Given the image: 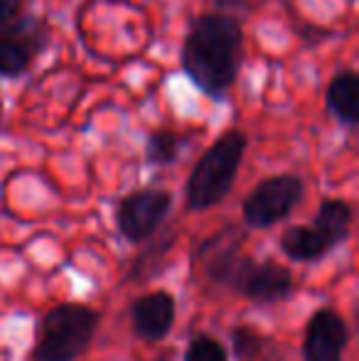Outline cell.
Wrapping results in <instances>:
<instances>
[{"label": "cell", "instance_id": "obj_14", "mask_svg": "<svg viewBox=\"0 0 359 361\" xmlns=\"http://www.w3.org/2000/svg\"><path fill=\"white\" fill-rule=\"evenodd\" d=\"M185 361H229V359H226L224 347L217 339L202 334V337L192 339V344L187 347Z\"/></svg>", "mask_w": 359, "mask_h": 361}, {"label": "cell", "instance_id": "obj_15", "mask_svg": "<svg viewBox=\"0 0 359 361\" xmlns=\"http://www.w3.org/2000/svg\"><path fill=\"white\" fill-rule=\"evenodd\" d=\"M261 347H264V339H261L254 329H249V327L234 329V352L239 359H246V361L254 359L256 354L261 352Z\"/></svg>", "mask_w": 359, "mask_h": 361}, {"label": "cell", "instance_id": "obj_18", "mask_svg": "<svg viewBox=\"0 0 359 361\" xmlns=\"http://www.w3.org/2000/svg\"><path fill=\"white\" fill-rule=\"evenodd\" d=\"M264 361H283V357H266Z\"/></svg>", "mask_w": 359, "mask_h": 361}, {"label": "cell", "instance_id": "obj_4", "mask_svg": "<svg viewBox=\"0 0 359 361\" xmlns=\"http://www.w3.org/2000/svg\"><path fill=\"white\" fill-rule=\"evenodd\" d=\"M207 273L217 283L231 286L254 302H276L293 290V278L278 263H254L251 258L234 253L219 263L207 266Z\"/></svg>", "mask_w": 359, "mask_h": 361}, {"label": "cell", "instance_id": "obj_2", "mask_svg": "<svg viewBox=\"0 0 359 361\" xmlns=\"http://www.w3.org/2000/svg\"><path fill=\"white\" fill-rule=\"evenodd\" d=\"M246 152V135L241 130H226L205 150L187 180L190 209H209L229 195Z\"/></svg>", "mask_w": 359, "mask_h": 361}, {"label": "cell", "instance_id": "obj_17", "mask_svg": "<svg viewBox=\"0 0 359 361\" xmlns=\"http://www.w3.org/2000/svg\"><path fill=\"white\" fill-rule=\"evenodd\" d=\"M217 8L221 10V13H239V10H246L254 0H214Z\"/></svg>", "mask_w": 359, "mask_h": 361}, {"label": "cell", "instance_id": "obj_9", "mask_svg": "<svg viewBox=\"0 0 359 361\" xmlns=\"http://www.w3.org/2000/svg\"><path fill=\"white\" fill-rule=\"evenodd\" d=\"M175 322V300L168 293H150L135 300L133 305V327L140 339L158 342L168 337Z\"/></svg>", "mask_w": 359, "mask_h": 361}, {"label": "cell", "instance_id": "obj_13", "mask_svg": "<svg viewBox=\"0 0 359 361\" xmlns=\"http://www.w3.org/2000/svg\"><path fill=\"white\" fill-rule=\"evenodd\" d=\"M182 138L175 130L160 128L153 130L148 135V143H145V160L150 165H173L180 155Z\"/></svg>", "mask_w": 359, "mask_h": 361}, {"label": "cell", "instance_id": "obj_11", "mask_svg": "<svg viewBox=\"0 0 359 361\" xmlns=\"http://www.w3.org/2000/svg\"><path fill=\"white\" fill-rule=\"evenodd\" d=\"M350 226H352V207L347 202L342 200L322 202L315 214V228L330 243V248L345 241L347 233H350Z\"/></svg>", "mask_w": 359, "mask_h": 361}, {"label": "cell", "instance_id": "obj_5", "mask_svg": "<svg viewBox=\"0 0 359 361\" xmlns=\"http://www.w3.org/2000/svg\"><path fill=\"white\" fill-rule=\"evenodd\" d=\"M47 42V23L35 15H20L18 20L0 27V79L23 76Z\"/></svg>", "mask_w": 359, "mask_h": 361}, {"label": "cell", "instance_id": "obj_12", "mask_svg": "<svg viewBox=\"0 0 359 361\" xmlns=\"http://www.w3.org/2000/svg\"><path fill=\"white\" fill-rule=\"evenodd\" d=\"M281 246L296 261H315L330 251V243L315 226H291L283 233Z\"/></svg>", "mask_w": 359, "mask_h": 361}, {"label": "cell", "instance_id": "obj_3", "mask_svg": "<svg viewBox=\"0 0 359 361\" xmlns=\"http://www.w3.org/2000/svg\"><path fill=\"white\" fill-rule=\"evenodd\" d=\"M99 327V312L84 305H57L37 327L32 361H74L89 347Z\"/></svg>", "mask_w": 359, "mask_h": 361}, {"label": "cell", "instance_id": "obj_8", "mask_svg": "<svg viewBox=\"0 0 359 361\" xmlns=\"http://www.w3.org/2000/svg\"><path fill=\"white\" fill-rule=\"evenodd\" d=\"M347 324L332 310H320L312 314L305 332V361H342L347 347Z\"/></svg>", "mask_w": 359, "mask_h": 361}, {"label": "cell", "instance_id": "obj_7", "mask_svg": "<svg viewBox=\"0 0 359 361\" xmlns=\"http://www.w3.org/2000/svg\"><path fill=\"white\" fill-rule=\"evenodd\" d=\"M173 204V197L165 190H140L121 200L116 209V224L118 231L128 241H143L148 238L160 224L165 221Z\"/></svg>", "mask_w": 359, "mask_h": 361}, {"label": "cell", "instance_id": "obj_1", "mask_svg": "<svg viewBox=\"0 0 359 361\" xmlns=\"http://www.w3.org/2000/svg\"><path fill=\"white\" fill-rule=\"evenodd\" d=\"M180 62L202 94L221 99L244 62L241 23L224 13L200 15L185 37Z\"/></svg>", "mask_w": 359, "mask_h": 361}, {"label": "cell", "instance_id": "obj_6", "mask_svg": "<svg viewBox=\"0 0 359 361\" xmlns=\"http://www.w3.org/2000/svg\"><path fill=\"white\" fill-rule=\"evenodd\" d=\"M303 180L296 175H278L264 180L244 202V219L249 226L266 228L286 219L303 200Z\"/></svg>", "mask_w": 359, "mask_h": 361}, {"label": "cell", "instance_id": "obj_16", "mask_svg": "<svg viewBox=\"0 0 359 361\" xmlns=\"http://www.w3.org/2000/svg\"><path fill=\"white\" fill-rule=\"evenodd\" d=\"M20 10H23V0H0V27L18 20Z\"/></svg>", "mask_w": 359, "mask_h": 361}, {"label": "cell", "instance_id": "obj_10", "mask_svg": "<svg viewBox=\"0 0 359 361\" xmlns=\"http://www.w3.org/2000/svg\"><path fill=\"white\" fill-rule=\"evenodd\" d=\"M327 109L340 123L357 126L359 123V76L352 69L337 72L335 79L327 86Z\"/></svg>", "mask_w": 359, "mask_h": 361}, {"label": "cell", "instance_id": "obj_19", "mask_svg": "<svg viewBox=\"0 0 359 361\" xmlns=\"http://www.w3.org/2000/svg\"><path fill=\"white\" fill-rule=\"evenodd\" d=\"M155 361H170L168 357H158V359H155Z\"/></svg>", "mask_w": 359, "mask_h": 361}]
</instances>
